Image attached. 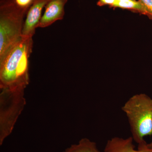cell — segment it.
<instances>
[{"instance_id":"1","label":"cell","mask_w":152,"mask_h":152,"mask_svg":"<svg viewBox=\"0 0 152 152\" xmlns=\"http://www.w3.org/2000/svg\"><path fill=\"white\" fill-rule=\"evenodd\" d=\"M32 38L22 37L0 61V88L25 89L29 83V58Z\"/></svg>"},{"instance_id":"2","label":"cell","mask_w":152,"mask_h":152,"mask_svg":"<svg viewBox=\"0 0 152 152\" xmlns=\"http://www.w3.org/2000/svg\"><path fill=\"white\" fill-rule=\"evenodd\" d=\"M122 110L128 118L132 137L138 148L146 145L145 137L152 135V98L145 94L133 95Z\"/></svg>"},{"instance_id":"3","label":"cell","mask_w":152,"mask_h":152,"mask_svg":"<svg viewBox=\"0 0 152 152\" xmlns=\"http://www.w3.org/2000/svg\"><path fill=\"white\" fill-rule=\"evenodd\" d=\"M28 10L18 7L15 0H0V61L21 39Z\"/></svg>"},{"instance_id":"4","label":"cell","mask_w":152,"mask_h":152,"mask_svg":"<svg viewBox=\"0 0 152 152\" xmlns=\"http://www.w3.org/2000/svg\"><path fill=\"white\" fill-rule=\"evenodd\" d=\"M24 89H3L0 94V145L12 132L26 104Z\"/></svg>"},{"instance_id":"5","label":"cell","mask_w":152,"mask_h":152,"mask_svg":"<svg viewBox=\"0 0 152 152\" xmlns=\"http://www.w3.org/2000/svg\"><path fill=\"white\" fill-rule=\"evenodd\" d=\"M50 0H34L29 9L22 31V37L32 38L42 17L43 10Z\"/></svg>"},{"instance_id":"6","label":"cell","mask_w":152,"mask_h":152,"mask_svg":"<svg viewBox=\"0 0 152 152\" xmlns=\"http://www.w3.org/2000/svg\"><path fill=\"white\" fill-rule=\"evenodd\" d=\"M68 0H50L45 7V11L37 28H46L55 22L62 20L65 15L64 7Z\"/></svg>"},{"instance_id":"7","label":"cell","mask_w":152,"mask_h":152,"mask_svg":"<svg viewBox=\"0 0 152 152\" xmlns=\"http://www.w3.org/2000/svg\"><path fill=\"white\" fill-rule=\"evenodd\" d=\"M133 141L132 137L127 138L114 137L107 141L104 152H152V148H148L147 145L136 150Z\"/></svg>"},{"instance_id":"8","label":"cell","mask_w":152,"mask_h":152,"mask_svg":"<svg viewBox=\"0 0 152 152\" xmlns=\"http://www.w3.org/2000/svg\"><path fill=\"white\" fill-rule=\"evenodd\" d=\"M63 152H100L96 144L87 138L81 139L78 143L72 145Z\"/></svg>"},{"instance_id":"9","label":"cell","mask_w":152,"mask_h":152,"mask_svg":"<svg viewBox=\"0 0 152 152\" xmlns=\"http://www.w3.org/2000/svg\"><path fill=\"white\" fill-rule=\"evenodd\" d=\"M112 7L126 9L147 15V12L145 8L138 0H117Z\"/></svg>"},{"instance_id":"10","label":"cell","mask_w":152,"mask_h":152,"mask_svg":"<svg viewBox=\"0 0 152 152\" xmlns=\"http://www.w3.org/2000/svg\"><path fill=\"white\" fill-rule=\"evenodd\" d=\"M142 4L147 12V16L152 20V0H138Z\"/></svg>"},{"instance_id":"11","label":"cell","mask_w":152,"mask_h":152,"mask_svg":"<svg viewBox=\"0 0 152 152\" xmlns=\"http://www.w3.org/2000/svg\"><path fill=\"white\" fill-rule=\"evenodd\" d=\"M17 6L21 8L29 10L34 0H15Z\"/></svg>"},{"instance_id":"12","label":"cell","mask_w":152,"mask_h":152,"mask_svg":"<svg viewBox=\"0 0 152 152\" xmlns=\"http://www.w3.org/2000/svg\"><path fill=\"white\" fill-rule=\"evenodd\" d=\"M117 0H99L97 5L99 6L108 5L112 7Z\"/></svg>"},{"instance_id":"13","label":"cell","mask_w":152,"mask_h":152,"mask_svg":"<svg viewBox=\"0 0 152 152\" xmlns=\"http://www.w3.org/2000/svg\"><path fill=\"white\" fill-rule=\"evenodd\" d=\"M147 145L148 148H152V140L150 143L147 144Z\"/></svg>"}]
</instances>
